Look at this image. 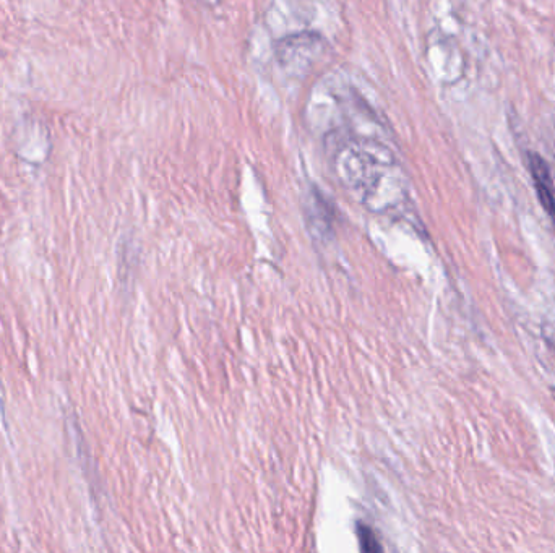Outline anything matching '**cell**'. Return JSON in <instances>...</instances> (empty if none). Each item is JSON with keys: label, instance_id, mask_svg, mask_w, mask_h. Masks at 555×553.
I'll use <instances>...</instances> for the list:
<instances>
[{"label": "cell", "instance_id": "obj_3", "mask_svg": "<svg viewBox=\"0 0 555 553\" xmlns=\"http://www.w3.org/2000/svg\"><path fill=\"white\" fill-rule=\"evenodd\" d=\"M306 215L310 231H314L317 237L328 236L332 229V206L319 189H312L307 195Z\"/></svg>", "mask_w": 555, "mask_h": 553}, {"label": "cell", "instance_id": "obj_1", "mask_svg": "<svg viewBox=\"0 0 555 553\" xmlns=\"http://www.w3.org/2000/svg\"><path fill=\"white\" fill-rule=\"evenodd\" d=\"M333 145V168L361 205L388 215L396 205V163L385 143L340 132Z\"/></svg>", "mask_w": 555, "mask_h": 553}, {"label": "cell", "instance_id": "obj_5", "mask_svg": "<svg viewBox=\"0 0 555 553\" xmlns=\"http://www.w3.org/2000/svg\"><path fill=\"white\" fill-rule=\"evenodd\" d=\"M358 537L362 550H366V552H380L382 550L379 542H377V537L374 536V532H372V529L367 528V526H362V524L359 526Z\"/></svg>", "mask_w": 555, "mask_h": 553}, {"label": "cell", "instance_id": "obj_4", "mask_svg": "<svg viewBox=\"0 0 555 553\" xmlns=\"http://www.w3.org/2000/svg\"><path fill=\"white\" fill-rule=\"evenodd\" d=\"M531 171H533L534 181L538 185L539 195L543 198V203L547 210L554 211V198H552L551 179L547 171L546 163L538 156L531 158Z\"/></svg>", "mask_w": 555, "mask_h": 553}, {"label": "cell", "instance_id": "obj_2", "mask_svg": "<svg viewBox=\"0 0 555 553\" xmlns=\"http://www.w3.org/2000/svg\"><path fill=\"white\" fill-rule=\"evenodd\" d=\"M325 51V39L312 31L286 36L276 44V59L291 75H306Z\"/></svg>", "mask_w": 555, "mask_h": 553}]
</instances>
